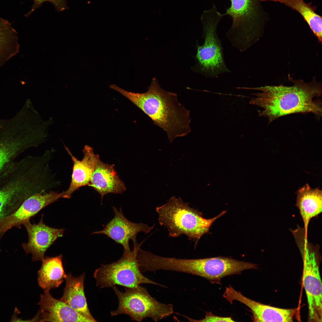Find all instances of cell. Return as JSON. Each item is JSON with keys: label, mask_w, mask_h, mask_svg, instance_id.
Masks as SVG:
<instances>
[{"label": "cell", "mask_w": 322, "mask_h": 322, "mask_svg": "<svg viewBox=\"0 0 322 322\" xmlns=\"http://www.w3.org/2000/svg\"><path fill=\"white\" fill-rule=\"evenodd\" d=\"M291 86H265L258 87H239V89L260 91L252 94L256 96L250 103L262 108L259 112L260 116L267 117L270 123L284 116L294 113L306 114L311 113L322 116L321 83L314 77L309 83L302 80L290 78Z\"/></svg>", "instance_id": "1"}, {"label": "cell", "mask_w": 322, "mask_h": 322, "mask_svg": "<svg viewBox=\"0 0 322 322\" xmlns=\"http://www.w3.org/2000/svg\"><path fill=\"white\" fill-rule=\"evenodd\" d=\"M109 87L128 98L165 131L170 143L191 132L190 111L178 101L177 94L162 88L156 77L145 93L128 92L114 84Z\"/></svg>", "instance_id": "2"}, {"label": "cell", "mask_w": 322, "mask_h": 322, "mask_svg": "<svg viewBox=\"0 0 322 322\" xmlns=\"http://www.w3.org/2000/svg\"><path fill=\"white\" fill-rule=\"evenodd\" d=\"M224 16H230L232 25L226 33L232 45L242 52L257 41L269 19L261 0H229Z\"/></svg>", "instance_id": "3"}, {"label": "cell", "mask_w": 322, "mask_h": 322, "mask_svg": "<svg viewBox=\"0 0 322 322\" xmlns=\"http://www.w3.org/2000/svg\"><path fill=\"white\" fill-rule=\"evenodd\" d=\"M160 225L166 228L169 237L185 235L194 241L195 247L201 237L207 233L214 222L225 211L210 219L204 218L201 213L191 208L181 198L171 197L164 204L156 208Z\"/></svg>", "instance_id": "4"}, {"label": "cell", "mask_w": 322, "mask_h": 322, "mask_svg": "<svg viewBox=\"0 0 322 322\" xmlns=\"http://www.w3.org/2000/svg\"><path fill=\"white\" fill-rule=\"evenodd\" d=\"M41 143L32 119L24 109L11 118L0 119V171L27 150Z\"/></svg>", "instance_id": "5"}, {"label": "cell", "mask_w": 322, "mask_h": 322, "mask_svg": "<svg viewBox=\"0 0 322 322\" xmlns=\"http://www.w3.org/2000/svg\"><path fill=\"white\" fill-rule=\"evenodd\" d=\"M304 230L294 235L302 259V282L307 297L309 322L322 320V285L319 271L321 257L319 247L309 243Z\"/></svg>", "instance_id": "6"}, {"label": "cell", "mask_w": 322, "mask_h": 322, "mask_svg": "<svg viewBox=\"0 0 322 322\" xmlns=\"http://www.w3.org/2000/svg\"><path fill=\"white\" fill-rule=\"evenodd\" d=\"M223 17L213 4L202 17L205 41L201 46L197 44L196 69L207 77L217 78L230 72L226 65L222 44L217 33V26Z\"/></svg>", "instance_id": "7"}, {"label": "cell", "mask_w": 322, "mask_h": 322, "mask_svg": "<svg viewBox=\"0 0 322 322\" xmlns=\"http://www.w3.org/2000/svg\"><path fill=\"white\" fill-rule=\"evenodd\" d=\"M112 287L118 298V306L116 310L111 312L112 316L123 314L138 322L147 318L157 322L174 313L172 304L158 301L146 289L140 285L134 288L125 287L124 292L120 291L116 286Z\"/></svg>", "instance_id": "8"}, {"label": "cell", "mask_w": 322, "mask_h": 322, "mask_svg": "<svg viewBox=\"0 0 322 322\" xmlns=\"http://www.w3.org/2000/svg\"><path fill=\"white\" fill-rule=\"evenodd\" d=\"M93 276L96 281V286L100 288L112 287L116 285L134 288L143 284L167 287L143 275L137 263L134 248L130 253L123 254L117 261L109 264H101L95 270Z\"/></svg>", "instance_id": "9"}, {"label": "cell", "mask_w": 322, "mask_h": 322, "mask_svg": "<svg viewBox=\"0 0 322 322\" xmlns=\"http://www.w3.org/2000/svg\"><path fill=\"white\" fill-rule=\"evenodd\" d=\"M114 214L113 218L105 225L103 230L93 232L92 234H103L121 245L123 248V254L131 253L129 242L131 240L133 245L138 244L137 236L140 232L145 234L149 233L154 225L150 226L143 223H135L127 219L124 216L121 207L118 210L112 207Z\"/></svg>", "instance_id": "10"}, {"label": "cell", "mask_w": 322, "mask_h": 322, "mask_svg": "<svg viewBox=\"0 0 322 322\" xmlns=\"http://www.w3.org/2000/svg\"><path fill=\"white\" fill-rule=\"evenodd\" d=\"M196 263L195 275L204 278L212 284H220L221 279L226 276L257 268L256 264L225 257L196 259Z\"/></svg>", "instance_id": "11"}, {"label": "cell", "mask_w": 322, "mask_h": 322, "mask_svg": "<svg viewBox=\"0 0 322 322\" xmlns=\"http://www.w3.org/2000/svg\"><path fill=\"white\" fill-rule=\"evenodd\" d=\"M223 296L231 304L236 300L249 308L254 322H293L298 311L297 309L280 308L256 302L245 297L230 285L226 288Z\"/></svg>", "instance_id": "12"}, {"label": "cell", "mask_w": 322, "mask_h": 322, "mask_svg": "<svg viewBox=\"0 0 322 322\" xmlns=\"http://www.w3.org/2000/svg\"><path fill=\"white\" fill-rule=\"evenodd\" d=\"M64 191H51L44 193H36L26 199L14 213L0 219V232L24 223L48 205L64 198Z\"/></svg>", "instance_id": "13"}, {"label": "cell", "mask_w": 322, "mask_h": 322, "mask_svg": "<svg viewBox=\"0 0 322 322\" xmlns=\"http://www.w3.org/2000/svg\"><path fill=\"white\" fill-rule=\"evenodd\" d=\"M43 217L38 224H31L28 220L24 223L27 232L28 241L24 244L27 253L32 255L33 261H42L49 247L59 237L63 236L64 229L50 227L43 222Z\"/></svg>", "instance_id": "14"}, {"label": "cell", "mask_w": 322, "mask_h": 322, "mask_svg": "<svg viewBox=\"0 0 322 322\" xmlns=\"http://www.w3.org/2000/svg\"><path fill=\"white\" fill-rule=\"evenodd\" d=\"M114 164L104 163L97 154L94 168L89 186L93 188L100 195L102 201L108 193L120 194L126 190L123 182L119 178Z\"/></svg>", "instance_id": "15"}, {"label": "cell", "mask_w": 322, "mask_h": 322, "mask_svg": "<svg viewBox=\"0 0 322 322\" xmlns=\"http://www.w3.org/2000/svg\"><path fill=\"white\" fill-rule=\"evenodd\" d=\"M40 306L41 322H92L68 305L54 298L49 291L40 295L38 303Z\"/></svg>", "instance_id": "16"}, {"label": "cell", "mask_w": 322, "mask_h": 322, "mask_svg": "<svg viewBox=\"0 0 322 322\" xmlns=\"http://www.w3.org/2000/svg\"><path fill=\"white\" fill-rule=\"evenodd\" d=\"M64 147L73 163L71 182L68 188L65 191L64 196V198L69 199L76 190L82 187L89 185L97 154H95L92 148L85 145L83 150V157L80 160L73 155L66 145Z\"/></svg>", "instance_id": "17"}, {"label": "cell", "mask_w": 322, "mask_h": 322, "mask_svg": "<svg viewBox=\"0 0 322 322\" xmlns=\"http://www.w3.org/2000/svg\"><path fill=\"white\" fill-rule=\"evenodd\" d=\"M85 275L84 273L75 277L71 273L66 275L63 295L60 300L92 322H97L90 311L85 294Z\"/></svg>", "instance_id": "18"}, {"label": "cell", "mask_w": 322, "mask_h": 322, "mask_svg": "<svg viewBox=\"0 0 322 322\" xmlns=\"http://www.w3.org/2000/svg\"><path fill=\"white\" fill-rule=\"evenodd\" d=\"M28 191L25 182L18 175L7 171L0 172V215L7 206L22 202Z\"/></svg>", "instance_id": "19"}, {"label": "cell", "mask_w": 322, "mask_h": 322, "mask_svg": "<svg viewBox=\"0 0 322 322\" xmlns=\"http://www.w3.org/2000/svg\"><path fill=\"white\" fill-rule=\"evenodd\" d=\"M296 206L298 209L304 222V227L308 233L311 219L318 216L322 211V193L318 188H311L308 184L297 191Z\"/></svg>", "instance_id": "20"}, {"label": "cell", "mask_w": 322, "mask_h": 322, "mask_svg": "<svg viewBox=\"0 0 322 322\" xmlns=\"http://www.w3.org/2000/svg\"><path fill=\"white\" fill-rule=\"evenodd\" d=\"M62 255L53 257H46L42 261L38 272L39 286L44 291L58 287L64 281L66 274L62 262Z\"/></svg>", "instance_id": "21"}, {"label": "cell", "mask_w": 322, "mask_h": 322, "mask_svg": "<svg viewBox=\"0 0 322 322\" xmlns=\"http://www.w3.org/2000/svg\"><path fill=\"white\" fill-rule=\"evenodd\" d=\"M262 2H278L295 10L307 23L319 42L322 41V17L316 12L317 6L312 2L306 3L304 0H261Z\"/></svg>", "instance_id": "22"}, {"label": "cell", "mask_w": 322, "mask_h": 322, "mask_svg": "<svg viewBox=\"0 0 322 322\" xmlns=\"http://www.w3.org/2000/svg\"><path fill=\"white\" fill-rule=\"evenodd\" d=\"M18 33L7 20L0 18V66L19 51Z\"/></svg>", "instance_id": "23"}, {"label": "cell", "mask_w": 322, "mask_h": 322, "mask_svg": "<svg viewBox=\"0 0 322 322\" xmlns=\"http://www.w3.org/2000/svg\"><path fill=\"white\" fill-rule=\"evenodd\" d=\"M33 4L30 11L26 15L28 16L36 9L41 7L43 3L45 1L51 2L54 6L55 9L58 11H62L68 7L66 0H33Z\"/></svg>", "instance_id": "24"}, {"label": "cell", "mask_w": 322, "mask_h": 322, "mask_svg": "<svg viewBox=\"0 0 322 322\" xmlns=\"http://www.w3.org/2000/svg\"><path fill=\"white\" fill-rule=\"evenodd\" d=\"M205 317L200 320H195L184 315L182 316L186 318L191 322H234L230 317H222L213 315L211 312H206Z\"/></svg>", "instance_id": "25"}]
</instances>
